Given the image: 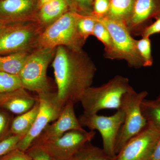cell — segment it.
I'll return each mask as SVG.
<instances>
[{
    "instance_id": "obj_31",
    "label": "cell",
    "mask_w": 160,
    "mask_h": 160,
    "mask_svg": "<svg viewBox=\"0 0 160 160\" xmlns=\"http://www.w3.org/2000/svg\"><path fill=\"white\" fill-rule=\"evenodd\" d=\"M155 21L146 27L141 34L142 38H150L157 33H160V14L155 18Z\"/></svg>"
},
{
    "instance_id": "obj_29",
    "label": "cell",
    "mask_w": 160,
    "mask_h": 160,
    "mask_svg": "<svg viewBox=\"0 0 160 160\" xmlns=\"http://www.w3.org/2000/svg\"><path fill=\"white\" fill-rule=\"evenodd\" d=\"M109 0H95L92 9V15L97 18L104 17L108 13Z\"/></svg>"
},
{
    "instance_id": "obj_18",
    "label": "cell",
    "mask_w": 160,
    "mask_h": 160,
    "mask_svg": "<svg viewBox=\"0 0 160 160\" xmlns=\"http://www.w3.org/2000/svg\"><path fill=\"white\" fill-rule=\"evenodd\" d=\"M30 50H23L11 54L0 56V72L19 74Z\"/></svg>"
},
{
    "instance_id": "obj_10",
    "label": "cell",
    "mask_w": 160,
    "mask_h": 160,
    "mask_svg": "<svg viewBox=\"0 0 160 160\" xmlns=\"http://www.w3.org/2000/svg\"><path fill=\"white\" fill-rule=\"evenodd\" d=\"M160 140V129L149 123L132 138L112 160H150Z\"/></svg>"
},
{
    "instance_id": "obj_37",
    "label": "cell",
    "mask_w": 160,
    "mask_h": 160,
    "mask_svg": "<svg viewBox=\"0 0 160 160\" xmlns=\"http://www.w3.org/2000/svg\"><path fill=\"white\" fill-rule=\"evenodd\" d=\"M95 1V0H90V1H91V2H92V1Z\"/></svg>"
},
{
    "instance_id": "obj_16",
    "label": "cell",
    "mask_w": 160,
    "mask_h": 160,
    "mask_svg": "<svg viewBox=\"0 0 160 160\" xmlns=\"http://www.w3.org/2000/svg\"><path fill=\"white\" fill-rule=\"evenodd\" d=\"M69 0H53L40 7L37 22L45 29L67 12Z\"/></svg>"
},
{
    "instance_id": "obj_34",
    "label": "cell",
    "mask_w": 160,
    "mask_h": 160,
    "mask_svg": "<svg viewBox=\"0 0 160 160\" xmlns=\"http://www.w3.org/2000/svg\"><path fill=\"white\" fill-rule=\"evenodd\" d=\"M9 25H10V24H7V23L0 20V34L6 29V27Z\"/></svg>"
},
{
    "instance_id": "obj_21",
    "label": "cell",
    "mask_w": 160,
    "mask_h": 160,
    "mask_svg": "<svg viewBox=\"0 0 160 160\" xmlns=\"http://www.w3.org/2000/svg\"><path fill=\"white\" fill-rule=\"evenodd\" d=\"M93 35L102 42L105 46V57L110 59H116L114 45L111 35L106 26L98 20L95 25Z\"/></svg>"
},
{
    "instance_id": "obj_7",
    "label": "cell",
    "mask_w": 160,
    "mask_h": 160,
    "mask_svg": "<svg viewBox=\"0 0 160 160\" xmlns=\"http://www.w3.org/2000/svg\"><path fill=\"white\" fill-rule=\"evenodd\" d=\"M39 107L36 118L30 131L18 143L15 149L25 152L49 123L60 116L65 105L51 91L38 94Z\"/></svg>"
},
{
    "instance_id": "obj_8",
    "label": "cell",
    "mask_w": 160,
    "mask_h": 160,
    "mask_svg": "<svg viewBox=\"0 0 160 160\" xmlns=\"http://www.w3.org/2000/svg\"><path fill=\"white\" fill-rule=\"evenodd\" d=\"M96 18L106 26L111 35L116 59L125 60L130 67L136 69L144 67L137 48L136 40L132 37L126 24L106 17Z\"/></svg>"
},
{
    "instance_id": "obj_36",
    "label": "cell",
    "mask_w": 160,
    "mask_h": 160,
    "mask_svg": "<svg viewBox=\"0 0 160 160\" xmlns=\"http://www.w3.org/2000/svg\"><path fill=\"white\" fill-rule=\"evenodd\" d=\"M157 101H158V102H160V94L159 96L158 97V98L157 99H156Z\"/></svg>"
},
{
    "instance_id": "obj_22",
    "label": "cell",
    "mask_w": 160,
    "mask_h": 160,
    "mask_svg": "<svg viewBox=\"0 0 160 160\" xmlns=\"http://www.w3.org/2000/svg\"><path fill=\"white\" fill-rule=\"evenodd\" d=\"M141 109L147 123L160 129V102L145 99L141 103Z\"/></svg>"
},
{
    "instance_id": "obj_27",
    "label": "cell",
    "mask_w": 160,
    "mask_h": 160,
    "mask_svg": "<svg viewBox=\"0 0 160 160\" xmlns=\"http://www.w3.org/2000/svg\"><path fill=\"white\" fill-rule=\"evenodd\" d=\"M24 136L11 135L0 142V157L15 149L19 142Z\"/></svg>"
},
{
    "instance_id": "obj_26",
    "label": "cell",
    "mask_w": 160,
    "mask_h": 160,
    "mask_svg": "<svg viewBox=\"0 0 160 160\" xmlns=\"http://www.w3.org/2000/svg\"><path fill=\"white\" fill-rule=\"evenodd\" d=\"M12 114L8 112L0 110V142L11 136L10 130L13 118Z\"/></svg>"
},
{
    "instance_id": "obj_19",
    "label": "cell",
    "mask_w": 160,
    "mask_h": 160,
    "mask_svg": "<svg viewBox=\"0 0 160 160\" xmlns=\"http://www.w3.org/2000/svg\"><path fill=\"white\" fill-rule=\"evenodd\" d=\"M134 0H109L106 17L126 24L131 14Z\"/></svg>"
},
{
    "instance_id": "obj_17",
    "label": "cell",
    "mask_w": 160,
    "mask_h": 160,
    "mask_svg": "<svg viewBox=\"0 0 160 160\" xmlns=\"http://www.w3.org/2000/svg\"><path fill=\"white\" fill-rule=\"evenodd\" d=\"M39 107V103L38 99L35 105L30 110L13 118L10 127L11 135L25 136L28 133L34 124L38 112Z\"/></svg>"
},
{
    "instance_id": "obj_28",
    "label": "cell",
    "mask_w": 160,
    "mask_h": 160,
    "mask_svg": "<svg viewBox=\"0 0 160 160\" xmlns=\"http://www.w3.org/2000/svg\"><path fill=\"white\" fill-rule=\"evenodd\" d=\"M25 152L31 160H53L42 146H30Z\"/></svg>"
},
{
    "instance_id": "obj_5",
    "label": "cell",
    "mask_w": 160,
    "mask_h": 160,
    "mask_svg": "<svg viewBox=\"0 0 160 160\" xmlns=\"http://www.w3.org/2000/svg\"><path fill=\"white\" fill-rule=\"evenodd\" d=\"M146 91L137 92L132 87L123 96L121 109L125 112V120L116 142V155L126 143L140 133L147 125V122L141 111V103L146 98Z\"/></svg>"
},
{
    "instance_id": "obj_23",
    "label": "cell",
    "mask_w": 160,
    "mask_h": 160,
    "mask_svg": "<svg viewBox=\"0 0 160 160\" xmlns=\"http://www.w3.org/2000/svg\"><path fill=\"white\" fill-rule=\"evenodd\" d=\"M97 22L96 18L92 15H84L79 14L77 21L78 29L85 41H86L90 36L93 35L95 25Z\"/></svg>"
},
{
    "instance_id": "obj_15",
    "label": "cell",
    "mask_w": 160,
    "mask_h": 160,
    "mask_svg": "<svg viewBox=\"0 0 160 160\" xmlns=\"http://www.w3.org/2000/svg\"><path fill=\"white\" fill-rule=\"evenodd\" d=\"M23 88L0 94V110L12 114L21 115L30 110L38 101Z\"/></svg>"
},
{
    "instance_id": "obj_3",
    "label": "cell",
    "mask_w": 160,
    "mask_h": 160,
    "mask_svg": "<svg viewBox=\"0 0 160 160\" xmlns=\"http://www.w3.org/2000/svg\"><path fill=\"white\" fill-rule=\"evenodd\" d=\"M79 14L67 12L44 29L38 38L36 48H56L64 46L75 50L82 49L86 41L78 30Z\"/></svg>"
},
{
    "instance_id": "obj_2",
    "label": "cell",
    "mask_w": 160,
    "mask_h": 160,
    "mask_svg": "<svg viewBox=\"0 0 160 160\" xmlns=\"http://www.w3.org/2000/svg\"><path fill=\"white\" fill-rule=\"evenodd\" d=\"M132 87L127 78L117 75L99 86H90L84 93L80 102L84 113L96 114L105 109H121L124 94Z\"/></svg>"
},
{
    "instance_id": "obj_32",
    "label": "cell",
    "mask_w": 160,
    "mask_h": 160,
    "mask_svg": "<svg viewBox=\"0 0 160 160\" xmlns=\"http://www.w3.org/2000/svg\"><path fill=\"white\" fill-rule=\"evenodd\" d=\"M74 4L81 11L84 13V15H91L92 14V2L90 0H73Z\"/></svg>"
},
{
    "instance_id": "obj_25",
    "label": "cell",
    "mask_w": 160,
    "mask_h": 160,
    "mask_svg": "<svg viewBox=\"0 0 160 160\" xmlns=\"http://www.w3.org/2000/svg\"><path fill=\"white\" fill-rule=\"evenodd\" d=\"M137 48L144 63V67H149L153 64L150 38H142L136 40Z\"/></svg>"
},
{
    "instance_id": "obj_4",
    "label": "cell",
    "mask_w": 160,
    "mask_h": 160,
    "mask_svg": "<svg viewBox=\"0 0 160 160\" xmlns=\"http://www.w3.org/2000/svg\"><path fill=\"white\" fill-rule=\"evenodd\" d=\"M56 50V48H36L29 53L18 75L22 88L38 94L50 91L47 70Z\"/></svg>"
},
{
    "instance_id": "obj_1",
    "label": "cell",
    "mask_w": 160,
    "mask_h": 160,
    "mask_svg": "<svg viewBox=\"0 0 160 160\" xmlns=\"http://www.w3.org/2000/svg\"><path fill=\"white\" fill-rule=\"evenodd\" d=\"M58 98L65 105L80 102L93 83L97 68L82 49L56 48L52 62Z\"/></svg>"
},
{
    "instance_id": "obj_20",
    "label": "cell",
    "mask_w": 160,
    "mask_h": 160,
    "mask_svg": "<svg viewBox=\"0 0 160 160\" xmlns=\"http://www.w3.org/2000/svg\"><path fill=\"white\" fill-rule=\"evenodd\" d=\"M113 158L103 148L88 142L68 160H112Z\"/></svg>"
},
{
    "instance_id": "obj_9",
    "label": "cell",
    "mask_w": 160,
    "mask_h": 160,
    "mask_svg": "<svg viewBox=\"0 0 160 160\" xmlns=\"http://www.w3.org/2000/svg\"><path fill=\"white\" fill-rule=\"evenodd\" d=\"M82 127L99 132L102 139L103 149L107 154L114 158L115 146L119 132L125 120V112L122 109L117 110L110 116L83 113L78 118Z\"/></svg>"
},
{
    "instance_id": "obj_38",
    "label": "cell",
    "mask_w": 160,
    "mask_h": 160,
    "mask_svg": "<svg viewBox=\"0 0 160 160\" xmlns=\"http://www.w3.org/2000/svg\"><path fill=\"white\" fill-rule=\"evenodd\" d=\"M52 160H53V159H52Z\"/></svg>"
},
{
    "instance_id": "obj_30",
    "label": "cell",
    "mask_w": 160,
    "mask_h": 160,
    "mask_svg": "<svg viewBox=\"0 0 160 160\" xmlns=\"http://www.w3.org/2000/svg\"><path fill=\"white\" fill-rule=\"evenodd\" d=\"M0 160H31L25 152L15 149L0 157Z\"/></svg>"
},
{
    "instance_id": "obj_11",
    "label": "cell",
    "mask_w": 160,
    "mask_h": 160,
    "mask_svg": "<svg viewBox=\"0 0 160 160\" xmlns=\"http://www.w3.org/2000/svg\"><path fill=\"white\" fill-rule=\"evenodd\" d=\"M94 130H70L61 137L42 145L53 160H68L86 143L94 138Z\"/></svg>"
},
{
    "instance_id": "obj_12",
    "label": "cell",
    "mask_w": 160,
    "mask_h": 160,
    "mask_svg": "<svg viewBox=\"0 0 160 160\" xmlns=\"http://www.w3.org/2000/svg\"><path fill=\"white\" fill-rule=\"evenodd\" d=\"M74 104H66L60 116L52 124H49L34 141L31 146H42L50 141L61 137L67 132L72 130H82L78 119L76 116Z\"/></svg>"
},
{
    "instance_id": "obj_33",
    "label": "cell",
    "mask_w": 160,
    "mask_h": 160,
    "mask_svg": "<svg viewBox=\"0 0 160 160\" xmlns=\"http://www.w3.org/2000/svg\"><path fill=\"white\" fill-rule=\"evenodd\" d=\"M150 160H160V140L156 147Z\"/></svg>"
},
{
    "instance_id": "obj_6",
    "label": "cell",
    "mask_w": 160,
    "mask_h": 160,
    "mask_svg": "<svg viewBox=\"0 0 160 160\" xmlns=\"http://www.w3.org/2000/svg\"><path fill=\"white\" fill-rule=\"evenodd\" d=\"M43 27L36 21L10 24L0 34V56L36 48Z\"/></svg>"
},
{
    "instance_id": "obj_14",
    "label": "cell",
    "mask_w": 160,
    "mask_h": 160,
    "mask_svg": "<svg viewBox=\"0 0 160 160\" xmlns=\"http://www.w3.org/2000/svg\"><path fill=\"white\" fill-rule=\"evenodd\" d=\"M34 0H0V20L8 24L34 21Z\"/></svg>"
},
{
    "instance_id": "obj_35",
    "label": "cell",
    "mask_w": 160,
    "mask_h": 160,
    "mask_svg": "<svg viewBox=\"0 0 160 160\" xmlns=\"http://www.w3.org/2000/svg\"><path fill=\"white\" fill-rule=\"evenodd\" d=\"M52 1H53V0H38V4L39 5L40 7L44 4Z\"/></svg>"
},
{
    "instance_id": "obj_13",
    "label": "cell",
    "mask_w": 160,
    "mask_h": 160,
    "mask_svg": "<svg viewBox=\"0 0 160 160\" xmlns=\"http://www.w3.org/2000/svg\"><path fill=\"white\" fill-rule=\"evenodd\" d=\"M160 14V0H134L126 25L131 34L141 35L152 19Z\"/></svg>"
},
{
    "instance_id": "obj_24",
    "label": "cell",
    "mask_w": 160,
    "mask_h": 160,
    "mask_svg": "<svg viewBox=\"0 0 160 160\" xmlns=\"http://www.w3.org/2000/svg\"><path fill=\"white\" fill-rule=\"evenodd\" d=\"M22 88L19 76L0 72V94Z\"/></svg>"
}]
</instances>
